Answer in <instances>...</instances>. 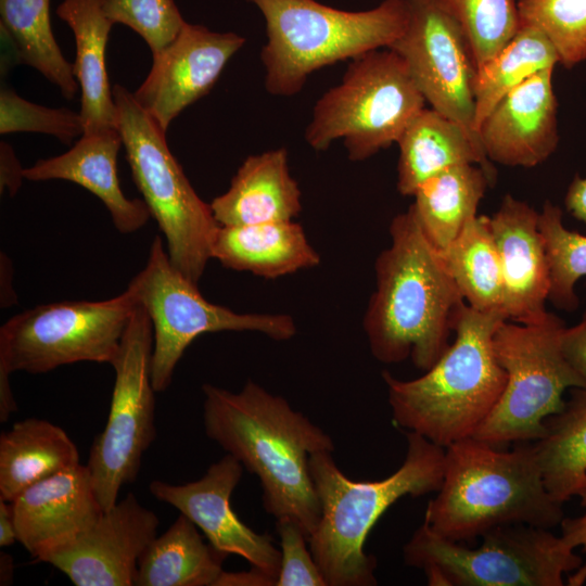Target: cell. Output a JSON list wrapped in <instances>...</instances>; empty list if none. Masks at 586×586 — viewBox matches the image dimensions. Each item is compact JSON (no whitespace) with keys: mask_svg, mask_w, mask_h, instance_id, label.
<instances>
[{"mask_svg":"<svg viewBox=\"0 0 586 586\" xmlns=\"http://www.w3.org/2000/svg\"><path fill=\"white\" fill-rule=\"evenodd\" d=\"M397 191L412 196L431 176L455 165H480L492 182L495 168L477 138L456 120L434 109L423 107L397 140Z\"/></svg>","mask_w":586,"mask_h":586,"instance_id":"603a6c76","label":"cell"},{"mask_svg":"<svg viewBox=\"0 0 586 586\" xmlns=\"http://www.w3.org/2000/svg\"><path fill=\"white\" fill-rule=\"evenodd\" d=\"M424 522L455 542H472L501 525H560L562 504L547 491L532 442L512 450L473 436L445 448L443 481Z\"/></svg>","mask_w":586,"mask_h":586,"instance_id":"277c9868","label":"cell"},{"mask_svg":"<svg viewBox=\"0 0 586 586\" xmlns=\"http://www.w3.org/2000/svg\"><path fill=\"white\" fill-rule=\"evenodd\" d=\"M127 288L152 323L151 380L155 392L169 386L184 351L204 333L250 331L276 341H286L296 334V324L290 315L237 313L207 301L198 283L171 264L158 235L151 243L144 268Z\"/></svg>","mask_w":586,"mask_h":586,"instance_id":"8fae6325","label":"cell"},{"mask_svg":"<svg viewBox=\"0 0 586 586\" xmlns=\"http://www.w3.org/2000/svg\"><path fill=\"white\" fill-rule=\"evenodd\" d=\"M228 555L205 544L186 515L156 536L140 557L136 586H215Z\"/></svg>","mask_w":586,"mask_h":586,"instance_id":"83f0119b","label":"cell"},{"mask_svg":"<svg viewBox=\"0 0 586 586\" xmlns=\"http://www.w3.org/2000/svg\"><path fill=\"white\" fill-rule=\"evenodd\" d=\"M246 39L186 23L178 36L152 54L151 69L132 92L136 101L167 131L189 105L206 95Z\"/></svg>","mask_w":586,"mask_h":586,"instance_id":"2e32d148","label":"cell"},{"mask_svg":"<svg viewBox=\"0 0 586 586\" xmlns=\"http://www.w3.org/2000/svg\"><path fill=\"white\" fill-rule=\"evenodd\" d=\"M138 301L127 288L105 301L41 304L0 328V372L44 373L81 361L112 365Z\"/></svg>","mask_w":586,"mask_h":586,"instance_id":"7c38bea8","label":"cell"},{"mask_svg":"<svg viewBox=\"0 0 586 586\" xmlns=\"http://www.w3.org/2000/svg\"><path fill=\"white\" fill-rule=\"evenodd\" d=\"M538 229L550 275L548 301L559 309L574 311L579 305L576 283L586 277V235L568 229L562 209L549 200L538 213Z\"/></svg>","mask_w":586,"mask_h":586,"instance_id":"d6a6232c","label":"cell"},{"mask_svg":"<svg viewBox=\"0 0 586 586\" xmlns=\"http://www.w3.org/2000/svg\"><path fill=\"white\" fill-rule=\"evenodd\" d=\"M407 2L406 28L390 49L405 61L425 102L479 139L474 128L476 64L464 34L432 0Z\"/></svg>","mask_w":586,"mask_h":586,"instance_id":"5bb4252c","label":"cell"},{"mask_svg":"<svg viewBox=\"0 0 586 586\" xmlns=\"http://www.w3.org/2000/svg\"><path fill=\"white\" fill-rule=\"evenodd\" d=\"M1 307H9L16 303L15 293L12 286V264L9 257L1 253Z\"/></svg>","mask_w":586,"mask_h":586,"instance_id":"f6af8a7d","label":"cell"},{"mask_svg":"<svg viewBox=\"0 0 586 586\" xmlns=\"http://www.w3.org/2000/svg\"><path fill=\"white\" fill-rule=\"evenodd\" d=\"M388 231L391 243L375 259V289L362 327L377 360L410 358L425 371L450 345L466 301L410 206L394 216Z\"/></svg>","mask_w":586,"mask_h":586,"instance_id":"7a4b0ae2","label":"cell"},{"mask_svg":"<svg viewBox=\"0 0 586 586\" xmlns=\"http://www.w3.org/2000/svg\"><path fill=\"white\" fill-rule=\"evenodd\" d=\"M0 563H1V585H7L8 582L11 581L13 575V566H12V559L8 553L1 552L0 557Z\"/></svg>","mask_w":586,"mask_h":586,"instance_id":"7dc6e473","label":"cell"},{"mask_svg":"<svg viewBox=\"0 0 586 586\" xmlns=\"http://www.w3.org/2000/svg\"><path fill=\"white\" fill-rule=\"evenodd\" d=\"M17 542V531L11 501L0 498V547H9Z\"/></svg>","mask_w":586,"mask_h":586,"instance_id":"ee69618b","label":"cell"},{"mask_svg":"<svg viewBox=\"0 0 586 586\" xmlns=\"http://www.w3.org/2000/svg\"><path fill=\"white\" fill-rule=\"evenodd\" d=\"M56 14L75 37L73 72L81 91L84 133L116 128L117 110L105 66L113 22L104 14L101 0H63Z\"/></svg>","mask_w":586,"mask_h":586,"instance_id":"d4e9b609","label":"cell"},{"mask_svg":"<svg viewBox=\"0 0 586 586\" xmlns=\"http://www.w3.org/2000/svg\"><path fill=\"white\" fill-rule=\"evenodd\" d=\"M520 24L543 31L560 64L573 67L586 60V0H518Z\"/></svg>","mask_w":586,"mask_h":586,"instance_id":"e575fe53","label":"cell"},{"mask_svg":"<svg viewBox=\"0 0 586 586\" xmlns=\"http://www.w3.org/2000/svg\"><path fill=\"white\" fill-rule=\"evenodd\" d=\"M10 374L0 372V421L5 422L11 413L17 410L13 392L9 382Z\"/></svg>","mask_w":586,"mask_h":586,"instance_id":"bcb514c9","label":"cell"},{"mask_svg":"<svg viewBox=\"0 0 586 586\" xmlns=\"http://www.w3.org/2000/svg\"><path fill=\"white\" fill-rule=\"evenodd\" d=\"M281 563L275 586H327L326 579L307 547L308 537L291 519H278Z\"/></svg>","mask_w":586,"mask_h":586,"instance_id":"74e56055","label":"cell"},{"mask_svg":"<svg viewBox=\"0 0 586 586\" xmlns=\"http://www.w3.org/2000/svg\"><path fill=\"white\" fill-rule=\"evenodd\" d=\"M553 69L546 68L526 79L485 117L477 135L491 162L530 168L555 153L559 132Z\"/></svg>","mask_w":586,"mask_h":586,"instance_id":"ac0fdd59","label":"cell"},{"mask_svg":"<svg viewBox=\"0 0 586 586\" xmlns=\"http://www.w3.org/2000/svg\"><path fill=\"white\" fill-rule=\"evenodd\" d=\"M565 209L586 226V177L575 175L564 196Z\"/></svg>","mask_w":586,"mask_h":586,"instance_id":"b9f144b4","label":"cell"},{"mask_svg":"<svg viewBox=\"0 0 586 586\" xmlns=\"http://www.w3.org/2000/svg\"><path fill=\"white\" fill-rule=\"evenodd\" d=\"M209 205L219 226L294 220L302 211V192L290 174L288 151L278 148L247 156L228 190Z\"/></svg>","mask_w":586,"mask_h":586,"instance_id":"7402d4cb","label":"cell"},{"mask_svg":"<svg viewBox=\"0 0 586 586\" xmlns=\"http://www.w3.org/2000/svg\"><path fill=\"white\" fill-rule=\"evenodd\" d=\"M212 258L224 267L277 279L320 264L301 225L277 221L243 226H219Z\"/></svg>","mask_w":586,"mask_h":586,"instance_id":"cb8c5ba5","label":"cell"},{"mask_svg":"<svg viewBox=\"0 0 586 586\" xmlns=\"http://www.w3.org/2000/svg\"><path fill=\"white\" fill-rule=\"evenodd\" d=\"M577 496L586 507V479ZM561 537L572 548L582 547L586 551V512L576 518H564L561 523ZM586 582V563L568 577V585L582 586Z\"/></svg>","mask_w":586,"mask_h":586,"instance_id":"f35d334b","label":"cell"},{"mask_svg":"<svg viewBox=\"0 0 586 586\" xmlns=\"http://www.w3.org/2000/svg\"><path fill=\"white\" fill-rule=\"evenodd\" d=\"M402 466L379 481L351 480L331 451L309 457L321 513L308 545L327 586L377 585L375 558L364 550L373 525L402 497H420L440 489L445 448L416 432L407 431Z\"/></svg>","mask_w":586,"mask_h":586,"instance_id":"3957f363","label":"cell"},{"mask_svg":"<svg viewBox=\"0 0 586 586\" xmlns=\"http://www.w3.org/2000/svg\"><path fill=\"white\" fill-rule=\"evenodd\" d=\"M152 351V323L138 303L111 365L115 381L107 421L86 464L103 510L114 506L122 487L136 480L155 437Z\"/></svg>","mask_w":586,"mask_h":586,"instance_id":"4fadbf2b","label":"cell"},{"mask_svg":"<svg viewBox=\"0 0 586 586\" xmlns=\"http://www.w3.org/2000/svg\"><path fill=\"white\" fill-rule=\"evenodd\" d=\"M265 20L260 60L265 88L278 97L298 93L316 71L390 48L404 33L407 0H384L365 11H345L317 0H247Z\"/></svg>","mask_w":586,"mask_h":586,"instance_id":"8992f818","label":"cell"},{"mask_svg":"<svg viewBox=\"0 0 586 586\" xmlns=\"http://www.w3.org/2000/svg\"><path fill=\"white\" fill-rule=\"evenodd\" d=\"M244 467L230 454L214 462L199 480L184 484L152 481L150 493L175 507L201 530L208 543L226 555L244 558L277 579L281 553L268 534H259L243 523L231 507V495Z\"/></svg>","mask_w":586,"mask_h":586,"instance_id":"9a60e30c","label":"cell"},{"mask_svg":"<svg viewBox=\"0 0 586 586\" xmlns=\"http://www.w3.org/2000/svg\"><path fill=\"white\" fill-rule=\"evenodd\" d=\"M79 463L63 429L38 418L18 421L0 436V498L13 501L29 486Z\"/></svg>","mask_w":586,"mask_h":586,"instance_id":"484cf974","label":"cell"},{"mask_svg":"<svg viewBox=\"0 0 586 586\" xmlns=\"http://www.w3.org/2000/svg\"><path fill=\"white\" fill-rule=\"evenodd\" d=\"M565 327L550 311L536 322L504 320L497 326L493 349L507 380L473 437L496 447L535 442L545 432V421L564 408V392L583 388L562 352Z\"/></svg>","mask_w":586,"mask_h":586,"instance_id":"30bf717a","label":"cell"},{"mask_svg":"<svg viewBox=\"0 0 586 586\" xmlns=\"http://www.w3.org/2000/svg\"><path fill=\"white\" fill-rule=\"evenodd\" d=\"M425 103L402 56L373 50L317 100L304 137L318 152L341 140L351 161H365L396 143Z\"/></svg>","mask_w":586,"mask_h":586,"instance_id":"ba28073f","label":"cell"},{"mask_svg":"<svg viewBox=\"0 0 586 586\" xmlns=\"http://www.w3.org/2000/svg\"><path fill=\"white\" fill-rule=\"evenodd\" d=\"M202 392L206 436L257 475L267 513L293 520L309 537L321 513L309 457L332 453V438L285 398L252 380L239 392L208 383Z\"/></svg>","mask_w":586,"mask_h":586,"instance_id":"6da1fadb","label":"cell"},{"mask_svg":"<svg viewBox=\"0 0 586 586\" xmlns=\"http://www.w3.org/2000/svg\"><path fill=\"white\" fill-rule=\"evenodd\" d=\"M122 144L117 128L84 133L67 152L24 168V178L77 183L101 200L118 232H136L148 222L151 213L143 200L128 199L120 188L117 155Z\"/></svg>","mask_w":586,"mask_h":586,"instance_id":"44dd1931","label":"cell"},{"mask_svg":"<svg viewBox=\"0 0 586 586\" xmlns=\"http://www.w3.org/2000/svg\"><path fill=\"white\" fill-rule=\"evenodd\" d=\"M461 28L476 67L498 53L520 28L518 0H432Z\"/></svg>","mask_w":586,"mask_h":586,"instance_id":"836d02e7","label":"cell"},{"mask_svg":"<svg viewBox=\"0 0 586 586\" xmlns=\"http://www.w3.org/2000/svg\"><path fill=\"white\" fill-rule=\"evenodd\" d=\"M409 566L431 586H563L582 558L550 528L527 524L494 527L476 547L447 539L423 523L403 549Z\"/></svg>","mask_w":586,"mask_h":586,"instance_id":"9c48e42d","label":"cell"},{"mask_svg":"<svg viewBox=\"0 0 586 586\" xmlns=\"http://www.w3.org/2000/svg\"><path fill=\"white\" fill-rule=\"evenodd\" d=\"M275 578L252 568L249 572H225L219 575L215 586H275Z\"/></svg>","mask_w":586,"mask_h":586,"instance_id":"7bdbcfd3","label":"cell"},{"mask_svg":"<svg viewBox=\"0 0 586 586\" xmlns=\"http://www.w3.org/2000/svg\"><path fill=\"white\" fill-rule=\"evenodd\" d=\"M24 168L17 160L13 148L1 141L0 143V188L9 191L14 196L22 186Z\"/></svg>","mask_w":586,"mask_h":586,"instance_id":"60d3db41","label":"cell"},{"mask_svg":"<svg viewBox=\"0 0 586 586\" xmlns=\"http://www.w3.org/2000/svg\"><path fill=\"white\" fill-rule=\"evenodd\" d=\"M562 352L586 390V311L579 322L565 327L561 336Z\"/></svg>","mask_w":586,"mask_h":586,"instance_id":"ab89813d","label":"cell"},{"mask_svg":"<svg viewBox=\"0 0 586 586\" xmlns=\"http://www.w3.org/2000/svg\"><path fill=\"white\" fill-rule=\"evenodd\" d=\"M440 253L467 305L508 319L502 270L488 216H475Z\"/></svg>","mask_w":586,"mask_h":586,"instance_id":"f1b7e54d","label":"cell"},{"mask_svg":"<svg viewBox=\"0 0 586 586\" xmlns=\"http://www.w3.org/2000/svg\"><path fill=\"white\" fill-rule=\"evenodd\" d=\"M489 186L493 182L480 165L459 164L431 176L417 188L410 207L437 251H444L477 216Z\"/></svg>","mask_w":586,"mask_h":586,"instance_id":"4316f807","label":"cell"},{"mask_svg":"<svg viewBox=\"0 0 586 586\" xmlns=\"http://www.w3.org/2000/svg\"><path fill=\"white\" fill-rule=\"evenodd\" d=\"M508 320L467 303L455 339L437 361L412 380L382 373L394 423L446 448L473 436L497 404L507 380L493 349L497 326Z\"/></svg>","mask_w":586,"mask_h":586,"instance_id":"5b68a950","label":"cell"},{"mask_svg":"<svg viewBox=\"0 0 586 586\" xmlns=\"http://www.w3.org/2000/svg\"><path fill=\"white\" fill-rule=\"evenodd\" d=\"M18 131L41 132L69 144L84 135L79 112L67 107H46L21 98L14 90L2 87L0 91V133Z\"/></svg>","mask_w":586,"mask_h":586,"instance_id":"8d00e7d4","label":"cell"},{"mask_svg":"<svg viewBox=\"0 0 586 586\" xmlns=\"http://www.w3.org/2000/svg\"><path fill=\"white\" fill-rule=\"evenodd\" d=\"M101 5L113 24L140 35L152 54L167 47L187 23L174 0H101Z\"/></svg>","mask_w":586,"mask_h":586,"instance_id":"d590c367","label":"cell"},{"mask_svg":"<svg viewBox=\"0 0 586 586\" xmlns=\"http://www.w3.org/2000/svg\"><path fill=\"white\" fill-rule=\"evenodd\" d=\"M117 123L133 182L163 232L171 264L198 283L212 259L219 228L211 205L193 189L170 152L166 131L136 101L131 91L114 85Z\"/></svg>","mask_w":586,"mask_h":586,"instance_id":"52a82bcc","label":"cell"},{"mask_svg":"<svg viewBox=\"0 0 586 586\" xmlns=\"http://www.w3.org/2000/svg\"><path fill=\"white\" fill-rule=\"evenodd\" d=\"M157 515L129 493L81 535L42 562L76 586H131L140 557L157 536Z\"/></svg>","mask_w":586,"mask_h":586,"instance_id":"e0dca14e","label":"cell"},{"mask_svg":"<svg viewBox=\"0 0 586 586\" xmlns=\"http://www.w3.org/2000/svg\"><path fill=\"white\" fill-rule=\"evenodd\" d=\"M1 29L13 41L20 63L37 69L73 99L79 88L71 64L62 54L50 21V0H0Z\"/></svg>","mask_w":586,"mask_h":586,"instance_id":"1f68e13d","label":"cell"},{"mask_svg":"<svg viewBox=\"0 0 586 586\" xmlns=\"http://www.w3.org/2000/svg\"><path fill=\"white\" fill-rule=\"evenodd\" d=\"M11 502L17 542L41 562L75 540L104 511L81 463L29 486Z\"/></svg>","mask_w":586,"mask_h":586,"instance_id":"d6986e66","label":"cell"},{"mask_svg":"<svg viewBox=\"0 0 586 586\" xmlns=\"http://www.w3.org/2000/svg\"><path fill=\"white\" fill-rule=\"evenodd\" d=\"M558 63V52L546 35L534 26L520 24L513 38L476 67L473 84L475 131L505 95L536 73L556 67Z\"/></svg>","mask_w":586,"mask_h":586,"instance_id":"4dcf8cb0","label":"cell"},{"mask_svg":"<svg viewBox=\"0 0 586 586\" xmlns=\"http://www.w3.org/2000/svg\"><path fill=\"white\" fill-rule=\"evenodd\" d=\"M544 424L543 436L533 443L546 488L563 505L586 479V390L573 388L564 408Z\"/></svg>","mask_w":586,"mask_h":586,"instance_id":"f546056e","label":"cell"},{"mask_svg":"<svg viewBox=\"0 0 586 586\" xmlns=\"http://www.w3.org/2000/svg\"><path fill=\"white\" fill-rule=\"evenodd\" d=\"M489 217L504 278V302L508 320L532 323L545 314L550 275L538 229V212L506 194Z\"/></svg>","mask_w":586,"mask_h":586,"instance_id":"ffe728a7","label":"cell"}]
</instances>
